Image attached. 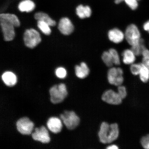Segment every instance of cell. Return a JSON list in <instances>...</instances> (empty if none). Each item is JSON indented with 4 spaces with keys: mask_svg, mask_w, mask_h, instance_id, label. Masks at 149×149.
Masks as SVG:
<instances>
[{
    "mask_svg": "<svg viewBox=\"0 0 149 149\" xmlns=\"http://www.w3.org/2000/svg\"><path fill=\"white\" fill-rule=\"evenodd\" d=\"M119 135L118 124L113 123L110 125L106 122L102 123L98 133L100 142L104 144H110L116 140Z\"/></svg>",
    "mask_w": 149,
    "mask_h": 149,
    "instance_id": "1",
    "label": "cell"
},
{
    "mask_svg": "<svg viewBox=\"0 0 149 149\" xmlns=\"http://www.w3.org/2000/svg\"><path fill=\"white\" fill-rule=\"evenodd\" d=\"M49 93L51 101L54 104L62 102L68 95L66 85L63 83L54 86L50 89Z\"/></svg>",
    "mask_w": 149,
    "mask_h": 149,
    "instance_id": "2",
    "label": "cell"
},
{
    "mask_svg": "<svg viewBox=\"0 0 149 149\" xmlns=\"http://www.w3.org/2000/svg\"><path fill=\"white\" fill-rule=\"evenodd\" d=\"M125 36L126 41L131 46L138 43L141 39L139 28L134 24H130L126 28Z\"/></svg>",
    "mask_w": 149,
    "mask_h": 149,
    "instance_id": "3",
    "label": "cell"
},
{
    "mask_svg": "<svg viewBox=\"0 0 149 149\" xmlns=\"http://www.w3.org/2000/svg\"><path fill=\"white\" fill-rule=\"evenodd\" d=\"M61 120L68 129L73 130L79 124V117L72 111H65L60 115Z\"/></svg>",
    "mask_w": 149,
    "mask_h": 149,
    "instance_id": "4",
    "label": "cell"
},
{
    "mask_svg": "<svg viewBox=\"0 0 149 149\" xmlns=\"http://www.w3.org/2000/svg\"><path fill=\"white\" fill-rule=\"evenodd\" d=\"M24 40L27 47L33 48L41 41L40 33L33 29H27L24 35Z\"/></svg>",
    "mask_w": 149,
    "mask_h": 149,
    "instance_id": "5",
    "label": "cell"
},
{
    "mask_svg": "<svg viewBox=\"0 0 149 149\" xmlns=\"http://www.w3.org/2000/svg\"><path fill=\"white\" fill-rule=\"evenodd\" d=\"M123 74V71L122 68L111 67L108 72V81L111 84L116 86L122 85L124 81Z\"/></svg>",
    "mask_w": 149,
    "mask_h": 149,
    "instance_id": "6",
    "label": "cell"
},
{
    "mask_svg": "<svg viewBox=\"0 0 149 149\" xmlns=\"http://www.w3.org/2000/svg\"><path fill=\"white\" fill-rule=\"evenodd\" d=\"M1 25L4 40L6 41H10L14 38L15 26L12 22L5 19L0 18Z\"/></svg>",
    "mask_w": 149,
    "mask_h": 149,
    "instance_id": "7",
    "label": "cell"
},
{
    "mask_svg": "<svg viewBox=\"0 0 149 149\" xmlns=\"http://www.w3.org/2000/svg\"><path fill=\"white\" fill-rule=\"evenodd\" d=\"M16 125L18 131L24 135L31 134L34 127L33 123L27 117L19 119L17 122Z\"/></svg>",
    "mask_w": 149,
    "mask_h": 149,
    "instance_id": "8",
    "label": "cell"
},
{
    "mask_svg": "<svg viewBox=\"0 0 149 149\" xmlns=\"http://www.w3.org/2000/svg\"><path fill=\"white\" fill-rule=\"evenodd\" d=\"M102 98L104 102L113 105H119L122 103L123 100L118 93L111 89L106 91L102 94Z\"/></svg>",
    "mask_w": 149,
    "mask_h": 149,
    "instance_id": "9",
    "label": "cell"
},
{
    "mask_svg": "<svg viewBox=\"0 0 149 149\" xmlns=\"http://www.w3.org/2000/svg\"><path fill=\"white\" fill-rule=\"evenodd\" d=\"M31 136L34 140L40 141L44 144L49 143L51 140L48 132L44 126H42L40 128H35V132Z\"/></svg>",
    "mask_w": 149,
    "mask_h": 149,
    "instance_id": "10",
    "label": "cell"
},
{
    "mask_svg": "<svg viewBox=\"0 0 149 149\" xmlns=\"http://www.w3.org/2000/svg\"><path fill=\"white\" fill-rule=\"evenodd\" d=\"M58 29L60 32L65 35H70L74 31V26L69 19L67 17L61 19Z\"/></svg>",
    "mask_w": 149,
    "mask_h": 149,
    "instance_id": "11",
    "label": "cell"
},
{
    "mask_svg": "<svg viewBox=\"0 0 149 149\" xmlns=\"http://www.w3.org/2000/svg\"><path fill=\"white\" fill-rule=\"evenodd\" d=\"M108 36L109 40L115 44L120 43L125 38V33L117 28L110 30L108 33Z\"/></svg>",
    "mask_w": 149,
    "mask_h": 149,
    "instance_id": "12",
    "label": "cell"
},
{
    "mask_svg": "<svg viewBox=\"0 0 149 149\" xmlns=\"http://www.w3.org/2000/svg\"><path fill=\"white\" fill-rule=\"evenodd\" d=\"M47 125L48 129L55 134L59 133L62 128V124L61 120L56 117L49 118L47 121Z\"/></svg>",
    "mask_w": 149,
    "mask_h": 149,
    "instance_id": "13",
    "label": "cell"
},
{
    "mask_svg": "<svg viewBox=\"0 0 149 149\" xmlns=\"http://www.w3.org/2000/svg\"><path fill=\"white\" fill-rule=\"evenodd\" d=\"M36 5L32 0H22L19 3L18 8L20 12L29 13L36 8Z\"/></svg>",
    "mask_w": 149,
    "mask_h": 149,
    "instance_id": "14",
    "label": "cell"
},
{
    "mask_svg": "<svg viewBox=\"0 0 149 149\" xmlns=\"http://www.w3.org/2000/svg\"><path fill=\"white\" fill-rule=\"evenodd\" d=\"M75 72L77 77L80 79H84L88 76L90 70L86 63L83 62L79 65H76L75 67Z\"/></svg>",
    "mask_w": 149,
    "mask_h": 149,
    "instance_id": "15",
    "label": "cell"
},
{
    "mask_svg": "<svg viewBox=\"0 0 149 149\" xmlns=\"http://www.w3.org/2000/svg\"><path fill=\"white\" fill-rule=\"evenodd\" d=\"M76 14L82 19L90 17L92 13V10L88 6L79 5L76 7Z\"/></svg>",
    "mask_w": 149,
    "mask_h": 149,
    "instance_id": "16",
    "label": "cell"
},
{
    "mask_svg": "<svg viewBox=\"0 0 149 149\" xmlns=\"http://www.w3.org/2000/svg\"><path fill=\"white\" fill-rule=\"evenodd\" d=\"M3 81L7 86L12 87L16 84L17 78L15 74L10 72H5L2 75Z\"/></svg>",
    "mask_w": 149,
    "mask_h": 149,
    "instance_id": "17",
    "label": "cell"
},
{
    "mask_svg": "<svg viewBox=\"0 0 149 149\" xmlns=\"http://www.w3.org/2000/svg\"><path fill=\"white\" fill-rule=\"evenodd\" d=\"M123 61L126 65H132L134 63L136 56L132 50L126 49L122 52Z\"/></svg>",
    "mask_w": 149,
    "mask_h": 149,
    "instance_id": "18",
    "label": "cell"
},
{
    "mask_svg": "<svg viewBox=\"0 0 149 149\" xmlns=\"http://www.w3.org/2000/svg\"><path fill=\"white\" fill-rule=\"evenodd\" d=\"M35 19L38 21H41L47 24L50 26H54L56 22L48 16L47 14L43 12H37L34 15Z\"/></svg>",
    "mask_w": 149,
    "mask_h": 149,
    "instance_id": "19",
    "label": "cell"
},
{
    "mask_svg": "<svg viewBox=\"0 0 149 149\" xmlns=\"http://www.w3.org/2000/svg\"><path fill=\"white\" fill-rule=\"evenodd\" d=\"M0 18L8 20L14 24L15 27L19 26L20 23L17 17L14 14L3 13L0 15Z\"/></svg>",
    "mask_w": 149,
    "mask_h": 149,
    "instance_id": "20",
    "label": "cell"
},
{
    "mask_svg": "<svg viewBox=\"0 0 149 149\" xmlns=\"http://www.w3.org/2000/svg\"><path fill=\"white\" fill-rule=\"evenodd\" d=\"M146 48L144 40L141 38L140 42L138 43L131 46V49L136 56H139L141 55L143 52Z\"/></svg>",
    "mask_w": 149,
    "mask_h": 149,
    "instance_id": "21",
    "label": "cell"
},
{
    "mask_svg": "<svg viewBox=\"0 0 149 149\" xmlns=\"http://www.w3.org/2000/svg\"><path fill=\"white\" fill-rule=\"evenodd\" d=\"M139 75L140 79L143 82L146 83L149 81V69L142 63Z\"/></svg>",
    "mask_w": 149,
    "mask_h": 149,
    "instance_id": "22",
    "label": "cell"
},
{
    "mask_svg": "<svg viewBox=\"0 0 149 149\" xmlns=\"http://www.w3.org/2000/svg\"><path fill=\"white\" fill-rule=\"evenodd\" d=\"M102 58L104 64L108 67L111 68L114 65L112 57L109 51L103 52L102 55Z\"/></svg>",
    "mask_w": 149,
    "mask_h": 149,
    "instance_id": "23",
    "label": "cell"
},
{
    "mask_svg": "<svg viewBox=\"0 0 149 149\" xmlns=\"http://www.w3.org/2000/svg\"><path fill=\"white\" fill-rule=\"evenodd\" d=\"M37 26L42 32L46 35H49L51 33V30L47 24L44 22L38 21Z\"/></svg>",
    "mask_w": 149,
    "mask_h": 149,
    "instance_id": "24",
    "label": "cell"
},
{
    "mask_svg": "<svg viewBox=\"0 0 149 149\" xmlns=\"http://www.w3.org/2000/svg\"><path fill=\"white\" fill-rule=\"evenodd\" d=\"M109 51L112 57L114 64L120 65V58L118 52L114 48H111Z\"/></svg>",
    "mask_w": 149,
    "mask_h": 149,
    "instance_id": "25",
    "label": "cell"
},
{
    "mask_svg": "<svg viewBox=\"0 0 149 149\" xmlns=\"http://www.w3.org/2000/svg\"><path fill=\"white\" fill-rule=\"evenodd\" d=\"M142 63H135L130 65V70L134 75H139L141 68Z\"/></svg>",
    "mask_w": 149,
    "mask_h": 149,
    "instance_id": "26",
    "label": "cell"
},
{
    "mask_svg": "<svg viewBox=\"0 0 149 149\" xmlns=\"http://www.w3.org/2000/svg\"><path fill=\"white\" fill-rule=\"evenodd\" d=\"M141 55L142 56V63L149 69V50L147 48L143 51Z\"/></svg>",
    "mask_w": 149,
    "mask_h": 149,
    "instance_id": "27",
    "label": "cell"
},
{
    "mask_svg": "<svg viewBox=\"0 0 149 149\" xmlns=\"http://www.w3.org/2000/svg\"><path fill=\"white\" fill-rule=\"evenodd\" d=\"M56 74L58 77L60 79H64L66 77L67 72L65 68H59L57 69L56 70Z\"/></svg>",
    "mask_w": 149,
    "mask_h": 149,
    "instance_id": "28",
    "label": "cell"
},
{
    "mask_svg": "<svg viewBox=\"0 0 149 149\" xmlns=\"http://www.w3.org/2000/svg\"><path fill=\"white\" fill-rule=\"evenodd\" d=\"M126 4L132 10H135L138 7V3L137 0H125Z\"/></svg>",
    "mask_w": 149,
    "mask_h": 149,
    "instance_id": "29",
    "label": "cell"
},
{
    "mask_svg": "<svg viewBox=\"0 0 149 149\" xmlns=\"http://www.w3.org/2000/svg\"><path fill=\"white\" fill-rule=\"evenodd\" d=\"M117 90H118L117 93L123 100L126 97L127 95V92L125 87L122 85L120 86H118Z\"/></svg>",
    "mask_w": 149,
    "mask_h": 149,
    "instance_id": "30",
    "label": "cell"
},
{
    "mask_svg": "<svg viewBox=\"0 0 149 149\" xmlns=\"http://www.w3.org/2000/svg\"><path fill=\"white\" fill-rule=\"evenodd\" d=\"M141 146L145 149H149V134L142 137L141 141Z\"/></svg>",
    "mask_w": 149,
    "mask_h": 149,
    "instance_id": "31",
    "label": "cell"
},
{
    "mask_svg": "<svg viewBox=\"0 0 149 149\" xmlns=\"http://www.w3.org/2000/svg\"><path fill=\"white\" fill-rule=\"evenodd\" d=\"M143 28L145 31H147L149 33V20L144 23L143 25Z\"/></svg>",
    "mask_w": 149,
    "mask_h": 149,
    "instance_id": "32",
    "label": "cell"
},
{
    "mask_svg": "<svg viewBox=\"0 0 149 149\" xmlns=\"http://www.w3.org/2000/svg\"><path fill=\"white\" fill-rule=\"evenodd\" d=\"M118 147L117 145H112L107 147V149H118Z\"/></svg>",
    "mask_w": 149,
    "mask_h": 149,
    "instance_id": "33",
    "label": "cell"
},
{
    "mask_svg": "<svg viewBox=\"0 0 149 149\" xmlns=\"http://www.w3.org/2000/svg\"><path fill=\"white\" fill-rule=\"evenodd\" d=\"M124 1H125V0H115V3L116 4H118Z\"/></svg>",
    "mask_w": 149,
    "mask_h": 149,
    "instance_id": "34",
    "label": "cell"
},
{
    "mask_svg": "<svg viewBox=\"0 0 149 149\" xmlns=\"http://www.w3.org/2000/svg\"><path fill=\"white\" fill-rule=\"evenodd\" d=\"M137 1H139V0H137Z\"/></svg>",
    "mask_w": 149,
    "mask_h": 149,
    "instance_id": "35",
    "label": "cell"
}]
</instances>
